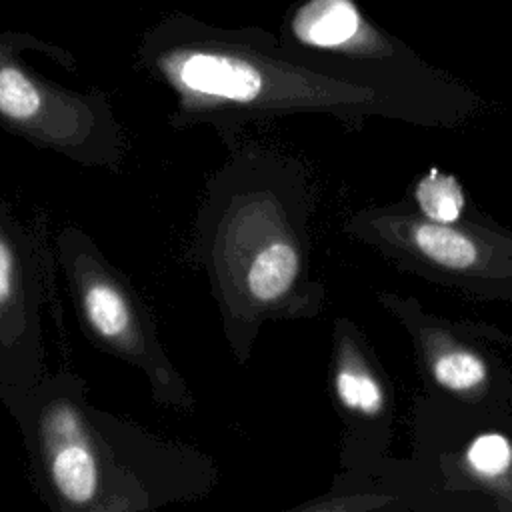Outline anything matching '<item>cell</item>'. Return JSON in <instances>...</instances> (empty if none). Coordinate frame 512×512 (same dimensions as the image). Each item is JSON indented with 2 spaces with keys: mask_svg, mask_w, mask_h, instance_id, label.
<instances>
[{
  "mask_svg": "<svg viewBox=\"0 0 512 512\" xmlns=\"http://www.w3.org/2000/svg\"><path fill=\"white\" fill-rule=\"evenodd\" d=\"M360 18L350 0H308L294 14L290 28L298 42L314 48H336L358 32Z\"/></svg>",
  "mask_w": 512,
  "mask_h": 512,
  "instance_id": "8992f818",
  "label": "cell"
},
{
  "mask_svg": "<svg viewBox=\"0 0 512 512\" xmlns=\"http://www.w3.org/2000/svg\"><path fill=\"white\" fill-rule=\"evenodd\" d=\"M52 258L40 226L0 198V390L46 376L44 318Z\"/></svg>",
  "mask_w": 512,
  "mask_h": 512,
  "instance_id": "5b68a950",
  "label": "cell"
},
{
  "mask_svg": "<svg viewBox=\"0 0 512 512\" xmlns=\"http://www.w3.org/2000/svg\"><path fill=\"white\" fill-rule=\"evenodd\" d=\"M230 150L204 184L192 256L206 274L228 348L246 366L262 324L294 310L304 256L282 162L256 142Z\"/></svg>",
  "mask_w": 512,
  "mask_h": 512,
  "instance_id": "7a4b0ae2",
  "label": "cell"
},
{
  "mask_svg": "<svg viewBox=\"0 0 512 512\" xmlns=\"http://www.w3.org/2000/svg\"><path fill=\"white\" fill-rule=\"evenodd\" d=\"M512 448L508 440L500 434H484L476 438L468 450V462L472 468L486 476H496L504 472L510 464Z\"/></svg>",
  "mask_w": 512,
  "mask_h": 512,
  "instance_id": "8fae6325",
  "label": "cell"
},
{
  "mask_svg": "<svg viewBox=\"0 0 512 512\" xmlns=\"http://www.w3.org/2000/svg\"><path fill=\"white\" fill-rule=\"evenodd\" d=\"M434 376L444 388L468 390L484 380L486 366L474 354L456 350V352H446L436 360Z\"/></svg>",
  "mask_w": 512,
  "mask_h": 512,
  "instance_id": "9c48e42d",
  "label": "cell"
},
{
  "mask_svg": "<svg viewBox=\"0 0 512 512\" xmlns=\"http://www.w3.org/2000/svg\"><path fill=\"white\" fill-rule=\"evenodd\" d=\"M416 200L422 212L440 224L454 222L464 208V196L458 182L452 176L440 174L438 170H430L428 176L418 184Z\"/></svg>",
  "mask_w": 512,
  "mask_h": 512,
  "instance_id": "ba28073f",
  "label": "cell"
},
{
  "mask_svg": "<svg viewBox=\"0 0 512 512\" xmlns=\"http://www.w3.org/2000/svg\"><path fill=\"white\" fill-rule=\"evenodd\" d=\"M54 250L86 336L102 352L142 372L156 404L192 410L194 392L170 360L148 304L126 274L76 224L56 234Z\"/></svg>",
  "mask_w": 512,
  "mask_h": 512,
  "instance_id": "3957f363",
  "label": "cell"
},
{
  "mask_svg": "<svg viewBox=\"0 0 512 512\" xmlns=\"http://www.w3.org/2000/svg\"><path fill=\"white\" fill-rule=\"evenodd\" d=\"M38 498L58 512H150L206 498L220 480L204 450L98 408L70 368L0 390Z\"/></svg>",
  "mask_w": 512,
  "mask_h": 512,
  "instance_id": "6da1fadb",
  "label": "cell"
},
{
  "mask_svg": "<svg viewBox=\"0 0 512 512\" xmlns=\"http://www.w3.org/2000/svg\"><path fill=\"white\" fill-rule=\"evenodd\" d=\"M30 40L0 36V128L74 164L120 172L128 138L108 96L66 88L38 72L24 58Z\"/></svg>",
  "mask_w": 512,
  "mask_h": 512,
  "instance_id": "277c9868",
  "label": "cell"
},
{
  "mask_svg": "<svg viewBox=\"0 0 512 512\" xmlns=\"http://www.w3.org/2000/svg\"><path fill=\"white\" fill-rule=\"evenodd\" d=\"M336 394L338 400L350 408L360 410L364 414H376L382 406V392L368 374L352 370V368H340L336 374Z\"/></svg>",
  "mask_w": 512,
  "mask_h": 512,
  "instance_id": "30bf717a",
  "label": "cell"
},
{
  "mask_svg": "<svg viewBox=\"0 0 512 512\" xmlns=\"http://www.w3.org/2000/svg\"><path fill=\"white\" fill-rule=\"evenodd\" d=\"M416 246L446 268H468L476 260V246L464 234L444 224H422L414 230Z\"/></svg>",
  "mask_w": 512,
  "mask_h": 512,
  "instance_id": "52a82bcc",
  "label": "cell"
}]
</instances>
